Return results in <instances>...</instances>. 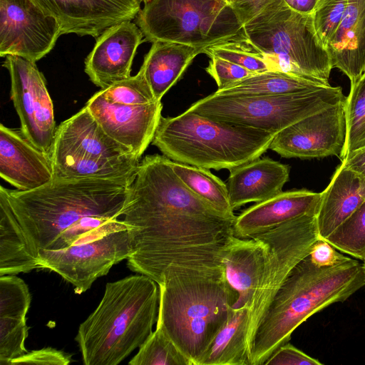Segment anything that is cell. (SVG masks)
I'll return each instance as SVG.
<instances>
[{"label": "cell", "mask_w": 365, "mask_h": 365, "mask_svg": "<svg viewBox=\"0 0 365 365\" xmlns=\"http://www.w3.org/2000/svg\"><path fill=\"white\" fill-rule=\"evenodd\" d=\"M341 163L345 168L365 177V146L349 153Z\"/></svg>", "instance_id": "60d3db41"}, {"label": "cell", "mask_w": 365, "mask_h": 365, "mask_svg": "<svg viewBox=\"0 0 365 365\" xmlns=\"http://www.w3.org/2000/svg\"><path fill=\"white\" fill-rule=\"evenodd\" d=\"M157 326L197 365L227 323L237 295L225 279L167 273L158 285Z\"/></svg>", "instance_id": "277c9868"}, {"label": "cell", "mask_w": 365, "mask_h": 365, "mask_svg": "<svg viewBox=\"0 0 365 365\" xmlns=\"http://www.w3.org/2000/svg\"><path fill=\"white\" fill-rule=\"evenodd\" d=\"M85 106L110 137L139 158L152 143L163 109L161 101L142 106L112 103L99 91Z\"/></svg>", "instance_id": "5bb4252c"}, {"label": "cell", "mask_w": 365, "mask_h": 365, "mask_svg": "<svg viewBox=\"0 0 365 365\" xmlns=\"http://www.w3.org/2000/svg\"><path fill=\"white\" fill-rule=\"evenodd\" d=\"M345 106L346 138L341 160L365 146V73L356 83L351 85Z\"/></svg>", "instance_id": "f1b7e54d"}, {"label": "cell", "mask_w": 365, "mask_h": 365, "mask_svg": "<svg viewBox=\"0 0 365 365\" xmlns=\"http://www.w3.org/2000/svg\"><path fill=\"white\" fill-rule=\"evenodd\" d=\"M345 101L326 108L287 126L273 138L269 149L283 158H341L346 138Z\"/></svg>", "instance_id": "4fadbf2b"}, {"label": "cell", "mask_w": 365, "mask_h": 365, "mask_svg": "<svg viewBox=\"0 0 365 365\" xmlns=\"http://www.w3.org/2000/svg\"><path fill=\"white\" fill-rule=\"evenodd\" d=\"M26 282L16 275L0 277V317L26 318L31 304Z\"/></svg>", "instance_id": "d6a6232c"}, {"label": "cell", "mask_w": 365, "mask_h": 365, "mask_svg": "<svg viewBox=\"0 0 365 365\" xmlns=\"http://www.w3.org/2000/svg\"><path fill=\"white\" fill-rule=\"evenodd\" d=\"M264 365H323V364L287 342L276 349Z\"/></svg>", "instance_id": "74e56055"}, {"label": "cell", "mask_w": 365, "mask_h": 365, "mask_svg": "<svg viewBox=\"0 0 365 365\" xmlns=\"http://www.w3.org/2000/svg\"><path fill=\"white\" fill-rule=\"evenodd\" d=\"M223 1H226V2H227V3H228V0H223Z\"/></svg>", "instance_id": "f6af8a7d"}, {"label": "cell", "mask_w": 365, "mask_h": 365, "mask_svg": "<svg viewBox=\"0 0 365 365\" xmlns=\"http://www.w3.org/2000/svg\"><path fill=\"white\" fill-rule=\"evenodd\" d=\"M38 268L24 230L11 207L6 187H0V277Z\"/></svg>", "instance_id": "cb8c5ba5"}, {"label": "cell", "mask_w": 365, "mask_h": 365, "mask_svg": "<svg viewBox=\"0 0 365 365\" xmlns=\"http://www.w3.org/2000/svg\"><path fill=\"white\" fill-rule=\"evenodd\" d=\"M146 41L206 48L248 41L244 26L223 0H150L136 16Z\"/></svg>", "instance_id": "ba28073f"}, {"label": "cell", "mask_w": 365, "mask_h": 365, "mask_svg": "<svg viewBox=\"0 0 365 365\" xmlns=\"http://www.w3.org/2000/svg\"><path fill=\"white\" fill-rule=\"evenodd\" d=\"M53 178L133 182L140 158L110 137L85 106L57 127L51 153Z\"/></svg>", "instance_id": "8992f818"}, {"label": "cell", "mask_w": 365, "mask_h": 365, "mask_svg": "<svg viewBox=\"0 0 365 365\" xmlns=\"http://www.w3.org/2000/svg\"><path fill=\"white\" fill-rule=\"evenodd\" d=\"M132 182L53 178L29 191L6 192L36 257L40 250H60L126 229L118 217Z\"/></svg>", "instance_id": "6da1fadb"}, {"label": "cell", "mask_w": 365, "mask_h": 365, "mask_svg": "<svg viewBox=\"0 0 365 365\" xmlns=\"http://www.w3.org/2000/svg\"><path fill=\"white\" fill-rule=\"evenodd\" d=\"M309 255L315 263L323 266L334 264L345 257L330 243L322 238L314 244Z\"/></svg>", "instance_id": "ab89813d"}, {"label": "cell", "mask_w": 365, "mask_h": 365, "mask_svg": "<svg viewBox=\"0 0 365 365\" xmlns=\"http://www.w3.org/2000/svg\"><path fill=\"white\" fill-rule=\"evenodd\" d=\"M332 68L356 83L365 73V0H348L343 19L327 45Z\"/></svg>", "instance_id": "44dd1931"}, {"label": "cell", "mask_w": 365, "mask_h": 365, "mask_svg": "<svg viewBox=\"0 0 365 365\" xmlns=\"http://www.w3.org/2000/svg\"><path fill=\"white\" fill-rule=\"evenodd\" d=\"M336 250L365 259V200L327 239Z\"/></svg>", "instance_id": "f546056e"}, {"label": "cell", "mask_w": 365, "mask_h": 365, "mask_svg": "<svg viewBox=\"0 0 365 365\" xmlns=\"http://www.w3.org/2000/svg\"><path fill=\"white\" fill-rule=\"evenodd\" d=\"M138 26L132 21L116 24L96 38L85 60V72L96 86L105 89L130 76L138 46L145 41Z\"/></svg>", "instance_id": "2e32d148"}, {"label": "cell", "mask_w": 365, "mask_h": 365, "mask_svg": "<svg viewBox=\"0 0 365 365\" xmlns=\"http://www.w3.org/2000/svg\"><path fill=\"white\" fill-rule=\"evenodd\" d=\"M28 331L26 318L0 317V365H10L11 360L27 352Z\"/></svg>", "instance_id": "836d02e7"}, {"label": "cell", "mask_w": 365, "mask_h": 365, "mask_svg": "<svg viewBox=\"0 0 365 365\" xmlns=\"http://www.w3.org/2000/svg\"><path fill=\"white\" fill-rule=\"evenodd\" d=\"M157 285L141 274L106 284L98 305L75 337L84 364H119L145 342L158 319Z\"/></svg>", "instance_id": "3957f363"}, {"label": "cell", "mask_w": 365, "mask_h": 365, "mask_svg": "<svg viewBox=\"0 0 365 365\" xmlns=\"http://www.w3.org/2000/svg\"><path fill=\"white\" fill-rule=\"evenodd\" d=\"M210 58L209 66L205 71L215 81L217 90L256 73L222 58L215 56Z\"/></svg>", "instance_id": "d590c367"}, {"label": "cell", "mask_w": 365, "mask_h": 365, "mask_svg": "<svg viewBox=\"0 0 365 365\" xmlns=\"http://www.w3.org/2000/svg\"><path fill=\"white\" fill-rule=\"evenodd\" d=\"M60 25L62 34L98 37L113 26L132 21L141 0H35Z\"/></svg>", "instance_id": "9a60e30c"}, {"label": "cell", "mask_w": 365, "mask_h": 365, "mask_svg": "<svg viewBox=\"0 0 365 365\" xmlns=\"http://www.w3.org/2000/svg\"><path fill=\"white\" fill-rule=\"evenodd\" d=\"M130 365H192L163 330L156 329L129 361Z\"/></svg>", "instance_id": "83f0119b"}, {"label": "cell", "mask_w": 365, "mask_h": 365, "mask_svg": "<svg viewBox=\"0 0 365 365\" xmlns=\"http://www.w3.org/2000/svg\"><path fill=\"white\" fill-rule=\"evenodd\" d=\"M141 1H143L144 3H145V2H147V1H148L150 0H141Z\"/></svg>", "instance_id": "7bdbcfd3"}, {"label": "cell", "mask_w": 365, "mask_h": 365, "mask_svg": "<svg viewBox=\"0 0 365 365\" xmlns=\"http://www.w3.org/2000/svg\"><path fill=\"white\" fill-rule=\"evenodd\" d=\"M204 53L215 56L258 73L276 71L264 54L253 47L248 41H230L205 48Z\"/></svg>", "instance_id": "4dcf8cb0"}, {"label": "cell", "mask_w": 365, "mask_h": 365, "mask_svg": "<svg viewBox=\"0 0 365 365\" xmlns=\"http://www.w3.org/2000/svg\"><path fill=\"white\" fill-rule=\"evenodd\" d=\"M321 198V192L306 189L281 192L236 216L234 235L252 238L298 217L317 215Z\"/></svg>", "instance_id": "ac0fdd59"}, {"label": "cell", "mask_w": 365, "mask_h": 365, "mask_svg": "<svg viewBox=\"0 0 365 365\" xmlns=\"http://www.w3.org/2000/svg\"><path fill=\"white\" fill-rule=\"evenodd\" d=\"M289 177V165L269 158H258L230 170L226 185L232 210L280 193Z\"/></svg>", "instance_id": "ffe728a7"}, {"label": "cell", "mask_w": 365, "mask_h": 365, "mask_svg": "<svg viewBox=\"0 0 365 365\" xmlns=\"http://www.w3.org/2000/svg\"><path fill=\"white\" fill-rule=\"evenodd\" d=\"M62 35L56 19L35 0H0V56L36 62Z\"/></svg>", "instance_id": "7c38bea8"}, {"label": "cell", "mask_w": 365, "mask_h": 365, "mask_svg": "<svg viewBox=\"0 0 365 365\" xmlns=\"http://www.w3.org/2000/svg\"><path fill=\"white\" fill-rule=\"evenodd\" d=\"M267 247L258 236L242 239L232 235L221 252L225 278L237 295L233 308L250 307L265 264Z\"/></svg>", "instance_id": "d6986e66"}, {"label": "cell", "mask_w": 365, "mask_h": 365, "mask_svg": "<svg viewBox=\"0 0 365 365\" xmlns=\"http://www.w3.org/2000/svg\"><path fill=\"white\" fill-rule=\"evenodd\" d=\"M364 267H365V259L364 260Z\"/></svg>", "instance_id": "ee69618b"}, {"label": "cell", "mask_w": 365, "mask_h": 365, "mask_svg": "<svg viewBox=\"0 0 365 365\" xmlns=\"http://www.w3.org/2000/svg\"><path fill=\"white\" fill-rule=\"evenodd\" d=\"M309 255L289 272L257 325L249 345L251 365L264 364L309 317L365 286L364 263L345 257L323 266Z\"/></svg>", "instance_id": "7a4b0ae2"}, {"label": "cell", "mask_w": 365, "mask_h": 365, "mask_svg": "<svg viewBox=\"0 0 365 365\" xmlns=\"http://www.w3.org/2000/svg\"><path fill=\"white\" fill-rule=\"evenodd\" d=\"M99 92L105 99L115 103L142 106L157 102L140 69L136 75L118 81Z\"/></svg>", "instance_id": "1f68e13d"}, {"label": "cell", "mask_w": 365, "mask_h": 365, "mask_svg": "<svg viewBox=\"0 0 365 365\" xmlns=\"http://www.w3.org/2000/svg\"><path fill=\"white\" fill-rule=\"evenodd\" d=\"M173 170L192 192L222 214L236 217L230 203L226 183L209 169L173 161Z\"/></svg>", "instance_id": "4316f807"}, {"label": "cell", "mask_w": 365, "mask_h": 365, "mask_svg": "<svg viewBox=\"0 0 365 365\" xmlns=\"http://www.w3.org/2000/svg\"><path fill=\"white\" fill-rule=\"evenodd\" d=\"M72 361V355L51 347L27 351L11 360L10 365H68Z\"/></svg>", "instance_id": "8d00e7d4"}, {"label": "cell", "mask_w": 365, "mask_h": 365, "mask_svg": "<svg viewBox=\"0 0 365 365\" xmlns=\"http://www.w3.org/2000/svg\"><path fill=\"white\" fill-rule=\"evenodd\" d=\"M348 0H319L312 13L315 31L327 48L346 11Z\"/></svg>", "instance_id": "e575fe53"}, {"label": "cell", "mask_w": 365, "mask_h": 365, "mask_svg": "<svg viewBox=\"0 0 365 365\" xmlns=\"http://www.w3.org/2000/svg\"><path fill=\"white\" fill-rule=\"evenodd\" d=\"M321 193L316 217L319 237L325 240L365 200V177L341 163Z\"/></svg>", "instance_id": "7402d4cb"}, {"label": "cell", "mask_w": 365, "mask_h": 365, "mask_svg": "<svg viewBox=\"0 0 365 365\" xmlns=\"http://www.w3.org/2000/svg\"><path fill=\"white\" fill-rule=\"evenodd\" d=\"M292 10L302 14H312L319 0H284Z\"/></svg>", "instance_id": "b9f144b4"}, {"label": "cell", "mask_w": 365, "mask_h": 365, "mask_svg": "<svg viewBox=\"0 0 365 365\" xmlns=\"http://www.w3.org/2000/svg\"><path fill=\"white\" fill-rule=\"evenodd\" d=\"M3 66L11 79V98L21 131L36 148L51 155L57 127L46 79L36 62L8 55Z\"/></svg>", "instance_id": "8fae6325"}, {"label": "cell", "mask_w": 365, "mask_h": 365, "mask_svg": "<svg viewBox=\"0 0 365 365\" xmlns=\"http://www.w3.org/2000/svg\"><path fill=\"white\" fill-rule=\"evenodd\" d=\"M243 26L250 43L276 71L331 86L330 56L315 31L312 14L298 13L285 4L264 11Z\"/></svg>", "instance_id": "52a82bcc"}, {"label": "cell", "mask_w": 365, "mask_h": 365, "mask_svg": "<svg viewBox=\"0 0 365 365\" xmlns=\"http://www.w3.org/2000/svg\"><path fill=\"white\" fill-rule=\"evenodd\" d=\"M249 306L232 308L229 319L197 365H251L248 348Z\"/></svg>", "instance_id": "d4e9b609"}, {"label": "cell", "mask_w": 365, "mask_h": 365, "mask_svg": "<svg viewBox=\"0 0 365 365\" xmlns=\"http://www.w3.org/2000/svg\"><path fill=\"white\" fill-rule=\"evenodd\" d=\"M327 86L300 76L280 71H268L252 74L233 83L218 95L275 96L315 91Z\"/></svg>", "instance_id": "484cf974"}, {"label": "cell", "mask_w": 365, "mask_h": 365, "mask_svg": "<svg viewBox=\"0 0 365 365\" xmlns=\"http://www.w3.org/2000/svg\"><path fill=\"white\" fill-rule=\"evenodd\" d=\"M0 175L19 190L39 188L53 179L51 155L33 145L21 130L1 124Z\"/></svg>", "instance_id": "e0dca14e"}, {"label": "cell", "mask_w": 365, "mask_h": 365, "mask_svg": "<svg viewBox=\"0 0 365 365\" xmlns=\"http://www.w3.org/2000/svg\"><path fill=\"white\" fill-rule=\"evenodd\" d=\"M129 255L128 234L123 229L60 250H40L36 261L38 268L56 273L81 294Z\"/></svg>", "instance_id": "30bf717a"}, {"label": "cell", "mask_w": 365, "mask_h": 365, "mask_svg": "<svg viewBox=\"0 0 365 365\" xmlns=\"http://www.w3.org/2000/svg\"><path fill=\"white\" fill-rule=\"evenodd\" d=\"M228 4L244 26L264 11L286 3L284 0H228Z\"/></svg>", "instance_id": "f35d334b"}, {"label": "cell", "mask_w": 365, "mask_h": 365, "mask_svg": "<svg viewBox=\"0 0 365 365\" xmlns=\"http://www.w3.org/2000/svg\"><path fill=\"white\" fill-rule=\"evenodd\" d=\"M275 135L217 121L187 109L175 117L162 116L152 144L174 162L230 170L259 158Z\"/></svg>", "instance_id": "5b68a950"}, {"label": "cell", "mask_w": 365, "mask_h": 365, "mask_svg": "<svg viewBox=\"0 0 365 365\" xmlns=\"http://www.w3.org/2000/svg\"><path fill=\"white\" fill-rule=\"evenodd\" d=\"M341 87L331 86L293 94L218 95L213 93L188 110L217 121L277 134L297 121L345 101Z\"/></svg>", "instance_id": "9c48e42d"}, {"label": "cell", "mask_w": 365, "mask_h": 365, "mask_svg": "<svg viewBox=\"0 0 365 365\" xmlns=\"http://www.w3.org/2000/svg\"><path fill=\"white\" fill-rule=\"evenodd\" d=\"M205 48L175 42L157 41L144 58L140 67L157 101L180 78L192 60Z\"/></svg>", "instance_id": "603a6c76"}]
</instances>
